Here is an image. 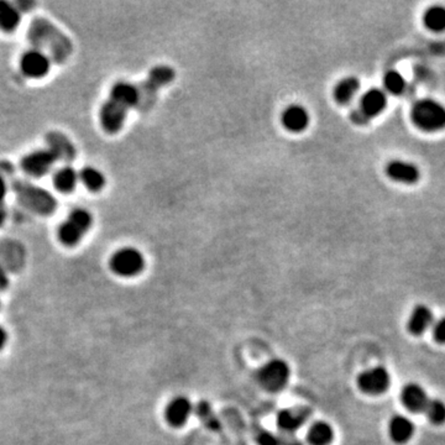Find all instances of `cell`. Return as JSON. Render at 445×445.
<instances>
[{
	"mask_svg": "<svg viewBox=\"0 0 445 445\" xmlns=\"http://www.w3.org/2000/svg\"><path fill=\"white\" fill-rule=\"evenodd\" d=\"M140 100L139 87L130 82L121 80L111 87L109 97L99 111L100 126L106 134H118L126 124L131 108L138 106Z\"/></svg>",
	"mask_w": 445,
	"mask_h": 445,
	"instance_id": "1",
	"label": "cell"
},
{
	"mask_svg": "<svg viewBox=\"0 0 445 445\" xmlns=\"http://www.w3.org/2000/svg\"><path fill=\"white\" fill-rule=\"evenodd\" d=\"M28 40L36 50L50 54L51 60L56 63H65L73 51L70 37L45 18H35L31 21Z\"/></svg>",
	"mask_w": 445,
	"mask_h": 445,
	"instance_id": "2",
	"label": "cell"
},
{
	"mask_svg": "<svg viewBox=\"0 0 445 445\" xmlns=\"http://www.w3.org/2000/svg\"><path fill=\"white\" fill-rule=\"evenodd\" d=\"M16 200L24 208L35 214H54L57 209V200L52 193L28 181L18 180L11 185Z\"/></svg>",
	"mask_w": 445,
	"mask_h": 445,
	"instance_id": "3",
	"label": "cell"
},
{
	"mask_svg": "<svg viewBox=\"0 0 445 445\" xmlns=\"http://www.w3.org/2000/svg\"><path fill=\"white\" fill-rule=\"evenodd\" d=\"M410 119L417 130L427 134L445 130V105L433 98H420L410 106Z\"/></svg>",
	"mask_w": 445,
	"mask_h": 445,
	"instance_id": "4",
	"label": "cell"
},
{
	"mask_svg": "<svg viewBox=\"0 0 445 445\" xmlns=\"http://www.w3.org/2000/svg\"><path fill=\"white\" fill-rule=\"evenodd\" d=\"M93 224V217L85 208H75L72 210L67 219L61 223L57 229V238L62 245L75 246L83 236L90 231Z\"/></svg>",
	"mask_w": 445,
	"mask_h": 445,
	"instance_id": "5",
	"label": "cell"
},
{
	"mask_svg": "<svg viewBox=\"0 0 445 445\" xmlns=\"http://www.w3.org/2000/svg\"><path fill=\"white\" fill-rule=\"evenodd\" d=\"M175 77V71L170 66L162 65L154 67L147 75V78L141 83V85H139L140 100H139L138 108H140L141 110L150 109L151 105L155 103L159 90L162 87L170 85L171 82H173Z\"/></svg>",
	"mask_w": 445,
	"mask_h": 445,
	"instance_id": "6",
	"label": "cell"
},
{
	"mask_svg": "<svg viewBox=\"0 0 445 445\" xmlns=\"http://www.w3.org/2000/svg\"><path fill=\"white\" fill-rule=\"evenodd\" d=\"M109 266L116 275L135 277L145 269V259L135 248H123L110 257Z\"/></svg>",
	"mask_w": 445,
	"mask_h": 445,
	"instance_id": "7",
	"label": "cell"
},
{
	"mask_svg": "<svg viewBox=\"0 0 445 445\" xmlns=\"http://www.w3.org/2000/svg\"><path fill=\"white\" fill-rule=\"evenodd\" d=\"M290 366L281 359L266 362L257 372V380L265 390L279 392L284 390L290 381Z\"/></svg>",
	"mask_w": 445,
	"mask_h": 445,
	"instance_id": "8",
	"label": "cell"
},
{
	"mask_svg": "<svg viewBox=\"0 0 445 445\" xmlns=\"http://www.w3.org/2000/svg\"><path fill=\"white\" fill-rule=\"evenodd\" d=\"M57 162L56 156L49 149L32 151L24 156L20 161L21 170L31 177H42L47 175Z\"/></svg>",
	"mask_w": 445,
	"mask_h": 445,
	"instance_id": "9",
	"label": "cell"
},
{
	"mask_svg": "<svg viewBox=\"0 0 445 445\" xmlns=\"http://www.w3.org/2000/svg\"><path fill=\"white\" fill-rule=\"evenodd\" d=\"M20 70L23 75L28 78L39 80L49 75L51 70V59L45 52L31 49L21 56Z\"/></svg>",
	"mask_w": 445,
	"mask_h": 445,
	"instance_id": "10",
	"label": "cell"
},
{
	"mask_svg": "<svg viewBox=\"0 0 445 445\" xmlns=\"http://www.w3.org/2000/svg\"><path fill=\"white\" fill-rule=\"evenodd\" d=\"M385 173L389 180L400 185H413L420 180V167L410 161L391 160L385 167Z\"/></svg>",
	"mask_w": 445,
	"mask_h": 445,
	"instance_id": "11",
	"label": "cell"
},
{
	"mask_svg": "<svg viewBox=\"0 0 445 445\" xmlns=\"http://www.w3.org/2000/svg\"><path fill=\"white\" fill-rule=\"evenodd\" d=\"M391 377L385 367L376 366L361 372L358 379V385L366 395L377 396L384 394L390 386Z\"/></svg>",
	"mask_w": 445,
	"mask_h": 445,
	"instance_id": "12",
	"label": "cell"
},
{
	"mask_svg": "<svg viewBox=\"0 0 445 445\" xmlns=\"http://www.w3.org/2000/svg\"><path fill=\"white\" fill-rule=\"evenodd\" d=\"M387 104L389 98L382 88H370L361 95L359 106L356 109L360 111L366 121H370L376 116H381L387 108Z\"/></svg>",
	"mask_w": 445,
	"mask_h": 445,
	"instance_id": "13",
	"label": "cell"
},
{
	"mask_svg": "<svg viewBox=\"0 0 445 445\" xmlns=\"http://www.w3.org/2000/svg\"><path fill=\"white\" fill-rule=\"evenodd\" d=\"M46 142L49 145V150L56 156L57 161L72 162L77 156V151L72 141L60 131H51L46 135Z\"/></svg>",
	"mask_w": 445,
	"mask_h": 445,
	"instance_id": "14",
	"label": "cell"
},
{
	"mask_svg": "<svg viewBox=\"0 0 445 445\" xmlns=\"http://www.w3.org/2000/svg\"><path fill=\"white\" fill-rule=\"evenodd\" d=\"M193 406L190 401L185 397H176L167 405L165 410V418L169 425L180 428L185 425V422L190 420L192 415Z\"/></svg>",
	"mask_w": 445,
	"mask_h": 445,
	"instance_id": "15",
	"label": "cell"
},
{
	"mask_svg": "<svg viewBox=\"0 0 445 445\" xmlns=\"http://www.w3.org/2000/svg\"><path fill=\"white\" fill-rule=\"evenodd\" d=\"M282 124L291 133H302L310 126V114L302 105L293 104L282 113Z\"/></svg>",
	"mask_w": 445,
	"mask_h": 445,
	"instance_id": "16",
	"label": "cell"
},
{
	"mask_svg": "<svg viewBox=\"0 0 445 445\" xmlns=\"http://www.w3.org/2000/svg\"><path fill=\"white\" fill-rule=\"evenodd\" d=\"M401 400L407 410L415 413L425 412V407L429 402L427 392L418 384H408L402 389Z\"/></svg>",
	"mask_w": 445,
	"mask_h": 445,
	"instance_id": "17",
	"label": "cell"
},
{
	"mask_svg": "<svg viewBox=\"0 0 445 445\" xmlns=\"http://www.w3.org/2000/svg\"><path fill=\"white\" fill-rule=\"evenodd\" d=\"M433 327V313L425 305H415L407 323V329L413 336H420Z\"/></svg>",
	"mask_w": 445,
	"mask_h": 445,
	"instance_id": "18",
	"label": "cell"
},
{
	"mask_svg": "<svg viewBox=\"0 0 445 445\" xmlns=\"http://www.w3.org/2000/svg\"><path fill=\"white\" fill-rule=\"evenodd\" d=\"M361 88L360 80L355 75H348L346 78L339 80L334 87L333 95L334 100L339 105L350 104L359 93Z\"/></svg>",
	"mask_w": 445,
	"mask_h": 445,
	"instance_id": "19",
	"label": "cell"
},
{
	"mask_svg": "<svg viewBox=\"0 0 445 445\" xmlns=\"http://www.w3.org/2000/svg\"><path fill=\"white\" fill-rule=\"evenodd\" d=\"M391 439L398 444H403L412 438L415 433V425L410 418L405 415H397L392 417L389 425Z\"/></svg>",
	"mask_w": 445,
	"mask_h": 445,
	"instance_id": "20",
	"label": "cell"
},
{
	"mask_svg": "<svg viewBox=\"0 0 445 445\" xmlns=\"http://www.w3.org/2000/svg\"><path fill=\"white\" fill-rule=\"evenodd\" d=\"M422 24L433 34L445 32V6L440 4L428 6L422 14Z\"/></svg>",
	"mask_w": 445,
	"mask_h": 445,
	"instance_id": "21",
	"label": "cell"
},
{
	"mask_svg": "<svg viewBox=\"0 0 445 445\" xmlns=\"http://www.w3.org/2000/svg\"><path fill=\"white\" fill-rule=\"evenodd\" d=\"M21 13L14 4L0 0V31L11 34L20 24Z\"/></svg>",
	"mask_w": 445,
	"mask_h": 445,
	"instance_id": "22",
	"label": "cell"
},
{
	"mask_svg": "<svg viewBox=\"0 0 445 445\" xmlns=\"http://www.w3.org/2000/svg\"><path fill=\"white\" fill-rule=\"evenodd\" d=\"M78 180V173L75 172V169L71 166H65L56 171L52 182L59 192L63 195H70L75 190Z\"/></svg>",
	"mask_w": 445,
	"mask_h": 445,
	"instance_id": "23",
	"label": "cell"
},
{
	"mask_svg": "<svg viewBox=\"0 0 445 445\" xmlns=\"http://www.w3.org/2000/svg\"><path fill=\"white\" fill-rule=\"evenodd\" d=\"M382 90L386 95L398 97L407 90V80L398 71L389 70L382 77Z\"/></svg>",
	"mask_w": 445,
	"mask_h": 445,
	"instance_id": "24",
	"label": "cell"
},
{
	"mask_svg": "<svg viewBox=\"0 0 445 445\" xmlns=\"http://www.w3.org/2000/svg\"><path fill=\"white\" fill-rule=\"evenodd\" d=\"M78 178L90 192H100L104 188V175L102 171L95 169L93 166L83 167L78 173Z\"/></svg>",
	"mask_w": 445,
	"mask_h": 445,
	"instance_id": "25",
	"label": "cell"
},
{
	"mask_svg": "<svg viewBox=\"0 0 445 445\" xmlns=\"http://www.w3.org/2000/svg\"><path fill=\"white\" fill-rule=\"evenodd\" d=\"M334 439V430L327 422H317L308 430L310 445H329Z\"/></svg>",
	"mask_w": 445,
	"mask_h": 445,
	"instance_id": "26",
	"label": "cell"
},
{
	"mask_svg": "<svg viewBox=\"0 0 445 445\" xmlns=\"http://www.w3.org/2000/svg\"><path fill=\"white\" fill-rule=\"evenodd\" d=\"M305 422L303 415L298 412L292 410H281L277 415V425L281 429L285 430L287 433H295V430L300 429Z\"/></svg>",
	"mask_w": 445,
	"mask_h": 445,
	"instance_id": "27",
	"label": "cell"
},
{
	"mask_svg": "<svg viewBox=\"0 0 445 445\" xmlns=\"http://www.w3.org/2000/svg\"><path fill=\"white\" fill-rule=\"evenodd\" d=\"M423 413L433 425H443L445 422V403L440 400H429Z\"/></svg>",
	"mask_w": 445,
	"mask_h": 445,
	"instance_id": "28",
	"label": "cell"
},
{
	"mask_svg": "<svg viewBox=\"0 0 445 445\" xmlns=\"http://www.w3.org/2000/svg\"><path fill=\"white\" fill-rule=\"evenodd\" d=\"M6 192H8V185H6V178L0 175V226L6 223Z\"/></svg>",
	"mask_w": 445,
	"mask_h": 445,
	"instance_id": "29",
	"label": "cell"
},
{
	"mask_svg": "<svg viewBox=\"0 0 445 445\" xmlns=\"http://www.w3.org/2000/svg\"><path fill=\"white\" fill-rule=\"evenodd\" d=\"M432 331H433V338L437 343L445 344V317L435 322L432 327Z\"/></svg>",
	"mask_w": 445,
	"mask_h": 445,
	"instance_id": "30",
	"label": "cell"
},
{
	"mask_svg": "<svg viewBox=\"0 0 445 445\" xmlns=\"http://www.w3.org/2000/svg\"><path fill=\"white\" fill-rule=\"evenodd\" d=\"M259 443L260 445H279V440L271 433H264L259 437Z\"/></svg>",
	"mask_w": 445,
	"mask_h": 445,
	"instance_id": "31",
	"label": "cell"
},
{
	"mask_svg": "<svg viewBox=\"0 0 445 445\" xmlns=\"http://www.w3.org/2000/svg\"><path fill=\"white\" fill-rule=\"evenodd\" d=\"M8 285H9V277L4 267L0 265V291L6 290Z\"/></svg>",
	"mask_w": 445,
	"mask_h": 445,
	"instance_id": "32",
	"label": "cell"
},
{
	"mask_svg": "<svg viewBox=\"0 0 445 445\" xmlns=\"http://www.w3.org/2000/svg\"><path fill=\"white\" fill-rule=\"evenodd\" d=\"M6 341H8V334H6V330L0 325V349L3 346H6Z\"/></svg>",
	"mask_w": 445,
	"mask_h": 445,
	"instance_id": "33",
	"label": "cell"
}]
</instances>
